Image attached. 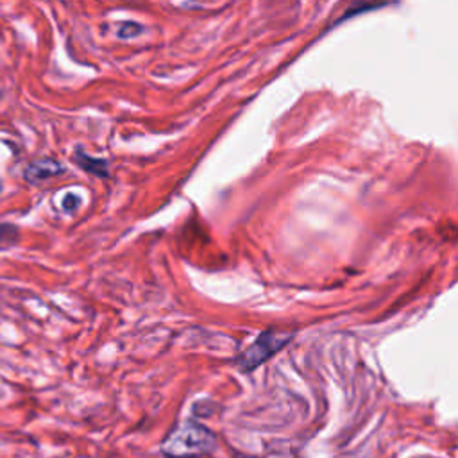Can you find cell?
<instances>
[{
    "instance_id": "obj_6",
    "label": "cell",
    "mask_w": 458,
    "mask_h": 458,
    "mask_svg": "<svg viewBox=\"0 0 458 458\" xmlns=\"http://www.w3.org/2000/svg\"><path fill=\"white\" fill-rule=\"evenodd\" d=\"M79 206V197H76L74 194H68V196H65V199H63V210L65 212H74L76 208Z\"/></svg>"
},
{
    "instance_id": "obj_4",
    "label": "cell",
    "mask_w": 458,
    "mask_h": 458,
    "mask_svg": "<svg viewBox=\"0 0 458 458\" xmlns=\"http://www.w3.org/2000/svg\"><path fill=\"white\" fill-rule=\"evenodd\" d=\"M74 162L86 173L93 174V176H99V178H106L108 176V164L104 160H99V158H92L88 155H84V152L81 149L76 150V157H74Z\"/></svg>"
},
{
    "instance_id": "obj_2",
    "label": "cell",
    "mask_w": 458,
    "mask_h": 458,
    "mask_svg": "<svg viewBox=\"0 0 458 458\" xmlns=\"http://www.w3.org/2000/svg\"><path fill=\"white\" fill-rule=\"evenodd\" d=\"M292 335H281L274 332H263L240 357H238V366L242 371L251 373L261 364H265L269 358H272L277 351H281L288 342Z\"/></svg>"
},
{
    "instance_id": "obj_5",
    "label": "cell",
    "mask_w": 458,
    "mask_h": 458,
    "mask_svg": "<svg viewBox=\"0 0 458 458\" xmlns=\"http://www.w3.org/2000/svg\"><path fill=\"white\" fill-rule=\"evenodd\" d=\"M140 33H141V26H138V24H124L120 28V31H118V36L120 38H134Z\"/></svg>"
},
{
    "instance_id": "obj_1",
    "label": "cell",
    "mask_w": 458,
    "mask_h": 458,
    "mask_svg": "<svg viewBox=\"0 0 458 458\" xmlns=\"http://www.w3.org/2000/svg\"><path fill=\"white\" fill-rule=\"evenodd\" d=\"M217 447L215 435L201 422L185 421L165 438L162 453L169 458H197Z\"/></svg>"
},
{
    "instance_id": "obj_3",
    "label": "cell",
    "mask_w": 458,
    "mask_h": 458,
    "mask_svg": "<svg viewBox=\"0 0 458 458\" xmlns=\"http://www.w3.org/2000/svg\"><path fill=\"white\" fill-rule=\"evenodd\" d=\"M65 173V167L52 160V158H44V160H36L33 164H29L24 171V180L31 185H40L42 181L60 176Z\"/></svg>"
}]
</instances>
